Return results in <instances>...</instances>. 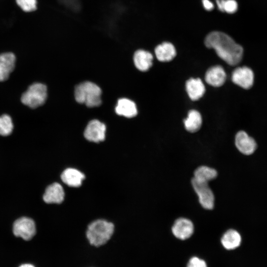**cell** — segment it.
<instances>
[{
	"instance_id": "obj_1",
	"label": "cell",
	"mask_w": 267,
	"mask_h": 267,
	"mask_svg": "<svg viewBox=\"0 0 267 267\" xmlns=\"http://www.w3.org/2000/svg\"><path fill=\"white\" fill-rule=\"evenodd\" d=\"M205 44L208 48L215 49L217 55L230 65H236L242 60V47L224 33H210L205 38Z\"/></svg>"
},
{
	"instance_id": "obj_2",
	"label": "cell",
	"mask_w": 267,
	"mask_h": 267,
	"mask_svg": "<svg viewBox=\"0 0 267 267\" xmlns=\"http://www.w3.org/2000/svg\"><path fill=\"white\" fill-rule=\"evenodd\" d=\"M114 230V226L112 222L104 220H97L89 225L87 237L90 244L99 247L105 244L110 239Z\"/></svg>"
},
{
	"instance_id": "obj_3",
	"label": "cell",
	"mask_w": 267,
	"mask_h": 267,
	"mask_svg": "<svg viewBox=\"0 0 267 267\" xmlns=\"http://www.w3.org/2000/svg\"><path fill=\"white\" fill-rule=\"evenodd\" d=\"M74 95L77 102L89 107L98 106L101 103V90L97 85L90 82H85L77 85Z\"/></svg>"
},
{
	"instance_id": "obj_4",
	"label": "cell",
	"mask_w": 267,
	"mask_h": 267,
	"mask_svg": "<svg viewBox=\"0 0 267 267\" xmlns=\"http://www.w3.org/2000/svg\"><path fill=\"white\" fill-rule=\"evenodd\" d=\"M47 95L46 86L41 83H34L22 94L21 100L24 105L36 108L44 104Z\"/></svg>"
},
{
	"instance_id": "obj_5",
	"label": "cell",
	"mask_w": 267,
	"mask_h": 267,
	"mask_svg": "<svg viewBox=\"0 0 267 267\" xmlns=\"http://www.w3.org/2000/svg\"><path fill=\"white\" fill-rule=\"evenodd\" d=\"M191 183L201 205L205 209H212L214 206L215 197L208 182L200 181L193 178Z\"/></svg>"
},
{
	"instance_id": "obj_6",
	"label": "cell",
	"mask_w": 267,
	"mask_h": 267,
	"mask_svg": "<svg viewBox=\"0 0 267 267\" xmlns=\"http://www.w3.org/2000/svg\"><path fill=\"white\" fill-rule=\"evenodd\" d=\"M13 232L17 237L25 240L31 239L36 232L34 221L27 217H22L15 221L13 226Z\"/></svg>"
},
{
	"instance_id": "obj_7",
	"label": "cell",
	"mask_w": 267,
	"mask_h": 267,
	"mask_svg": "<svg viewBox=\"0 0 267 267\" xmlns=\"http://www.w3.org/2000/svg\"><path fill=\"white\" fill-rule=\"evenodd\" d=\"M231 79L236 85L244 89H250L254 83L253 71L246 66L239 67L232 72Z\"/></svg>"
},
{
	"instance_id": "obj_8",
	"label": "cell",
	"mask_w": 267,
	"mask_h": 267,
	"mask_svg": "<svg viewBox=\"0 0 267 267\" xmlns=\"http://www.w3.org/2000/svg\"><path fill=\"white\" fill-rule=\"evenodd\" d=\"M106 126L98 120L90 121L86 127L84 136L89 141L99 142L105 138Z\"/></svg>"
},
{
	"instance_id": "obj_9",
	"label": "cell",
	"mask_w": 267,
	"mask_h": 267,
	"mask_svg": "<svg viewBox=\"0 0 267 267\" xmlns=\"http://www.w3.org/2000/svg\"><path fill=\"white\" fill-rule=\"evenodd\" d=\"M172 231L174 235L177 238L185 240L189 238L193 233L194 225L189 219L180 218L175 222Z\"/></svg>"
},
{
	"instance_id": "obj_10",
	"label": "cell",
	"mask_w": 267,
	"mask_h": 267,
	"mask_svg": "<svg viewBox=\"0 0 267 267\" xmlns=\"http://www.w3.org/2000/svg\"><path fill=\"white\" fill-rule=\"evenodd\" d=\"M235 144L238 150L245 155L252 154L257 147L255 140L243 131L238 132L236 134Z\"/></svg>"
},
{
	"instance_id": "obj_11",
	"label": "cell",
	"mask_w": 267,
	"mask_h": 267,
	"mask_svg": "<svg viewBox=\"0 0 267 267\" xmlns=\"http://www.w3.org/2000/svg\"><path fill=\"white\" fill-rule=\"evenodd\" d=\"M16 58L11 52L0 54V82L8 79L15 66Z\"/></svg>"
},
{
	"instance_id": "obj_12",
	"label": "cell",
	"mask_w": 267,
	"mask_h": 267,
	"mask_svg": "<svg viewBox=\"0 0 267 267\" xmlns=\"http://www.w3.org/2000/svg\"><path fill=\"white\" fill-rule=\"evenodd\" d=\"M226 76L222 67L216 65L209 68L206 73L205 79L209 85L215 87H219L224 83Z\"/></svg>"
},
{
	"instance_id": "obj_13",
	"label": "cell",
	"mask_w": 267,
	"mask_h": 267,
	"mask_svg": "<svg viewBox=\"0 0 267 267\" xmlns=\"http://www.w3.org/2000/svg\"><path fill=\"white\" fill-rule=\"evenodd\" d=\"M64 198V191L62 186L54 182L47 187L43 195L44 201L48 204H60Z\"/></svg>"
},
{
	"instance_id": "obj_14",
	"label": "cell",
	"mask_w": 267,
	"mask_h": 267,
	"mask_svg": "<svg viewBox=\"0 0 267 267\" xmlns=\"http://www.w3.org/2000/svg\"><path fill=\"white\" fill-rule=\"evenodd\" d=\"M186 89L189 98L193 101L199 99L205 92V88L199 78H190L186 83Z\"/></svg>"
},
{
	"instance_id": "obj_15",
	"label": "cell",
	"mask_w": 267,
	"mask_h": 267,
	"mask_svg": "<svg viewBox=\"0 0 267 267\" xmlns=\"http://www.w3.org/2000/svg\"><path fill=\"white\" fill-rule=\"evenodd\" d=\"M84 175L80 171L74 168H67L61 175L62 181L71 187H79L85 178Z\"/></svg>"
},
{
	"instance_id": "obj_16",
	"label": "cell",
	"mask_w": 267,
	"mask_h": 267,
	"mask_svg": "<svg viewBox=\"0 0 267 267\" xmlns=\"http://www.w3.org/2000/svg\"><path fill=\"white\" fill-rule=\"evenodd\" d=\"M116 113L127 118H132L137 114V110L134 102L128 98L118 100L115 107Z\"/></svg>"
},
{
	"instance_id": "obj_17",
	"label": "cell",
	"mask_w": 267,
	"mask_h": 267,
	"mask_svg": "<svg viewBox=\"0 0 267 267\" xmlns=\"http://www.w3.org/2000/svg\"><path fill=\"white\" fill-rule=\"evenodd\" d=\"M152 54L144 50H137L134 55V65L141 71H147L152 65Z\"/></svg>"
},
{
	"instance_id": "obj_18",
	"label": "cell",
	"mask_w": 267,
	"mask_h": 267,
	"mask_svg": "<svg viewBox=\"0 0 267 267\" xmlns=\"http://www.w3.org/2000/svg\"><path fill=\"white\" fill-rule=\"evenodd\" d=\"M156 56L161 62L172 60L176 55V50L174 45L169 42H164L157 45L155 49Z\"/></svg>"
},
{
	"instance_id": "obj_19",
	"label": "cell",
	"mask_w": 267,
	"mask_h": 267,
	"mask_svg": "<svg viewBox=\"0 0 267 267\" xmlns=\"http://www.w3.org/2000/svg\"><path fill=\"white\" fill-rule=\"evenodd\" d=\"M241 242L240 234L234 229L227 230L221 238L222 246L227 250H233L237 248L240 245Z\"/></svg>"
},
{
	"instance_id": "obj_20",
	"label": "cell",
	"mask_w": 267,
	"mask_h": 267,
	"mask_svg": "<svg viewBox=\"0 0 267 267\" xmlns=\"http://www.w3.org/2000/svg\"><path fill=\"white\" fill-rule=\"evenodd\" d=\"M185 129L190 132H197L201 128L202 119L200 113L197 110H191L188 113L187 117L183 121Z\"/></svg>"
},
{
	"instance_id": "obj_21",
	"label": "cell",
	"mask_w": 267,
	"mask_h": 267,
	"mask_svg": "<svg viewBox=\"0 0 267 267\" xmlns=\"http://www.w3.org/2000/svg\"><path fill=\"white\" fill-rule=\"evenodd\" d=\"M217 175V172L215 169L208 166H202L195 170L193 178L200 181L208 182L215 178Z\"/></svg>"
},
{
	"instance_id": "obj_22",
	"label": "cell",
	"mask_w": 267,
	"mask_h": 267,
	"mask_svg": "<svg viewBox=\"0 0 267 267\" xmlns=\"http://www.w3.org/2000/svg\"><path fill=\"white\" fill-rule=\"evenodd\" d=\"M13 129L11 117L6 114L0 116V135L7 136L10 134Z\"/></svg>"
},
{
	"instance_id": "obj_23",
	"label": "cell",
	"mask_w": 267,
	"mask_h": 267,
	"mask_svg": "<svg viewBox=\"0 0 267 267\" xmlns=\"http://www.w3.org/2000/svg\"><path fill=\"white\" fill-rule=\"evenodd\" d=\"M219 9L222 12L232 14L237 10L238 4L235 0H216Z\"/></svg>"
},
{
	"instance_id": "obj_24",
	"label": "cell",
	"mask_w": 267,
	"mask_h": 267,
	"mask_svg": "<svg viewBox=\"0 0 267 267\" xmlns=\"http://www.w3.org/2000/svg\"><path fill=\"white\" fill-rule=\"evenodd\" d=\"M17 4L26 12L34 11L37 8V0H16Z\"/></svg>"
},
{
	"instance_id": "obj_25",
	"label": "cell",
	"mask_w": 267,
	"mask_h": 267,
	"mask_svg": "<svg viewBox=\"0 0 267 267\" xmlns=\"http://www.w3.org/2000/svg\"><path fill=\"white\" fill-rule=\"evenodd\" d=\"M186 267H207V266L204 260L193 257L189 260Z\"/></svg>"
},
{
	"instance_id": "obj_26",
	"label": "cell",
	"mask_w": 267,
	"mask_h": 267,
	"mask_svg": "<svg viewBox=\"0 0 267 267\" xmlns=\"http://www.w3.org/2000/svg\"><path fill=\"white\" fill-rule=\"evenodd\" d=\"M203 4L207 10L210 11L213 9L214 5L209 0H202Z\"/></svg>"
},
{
	"instance_id": "obj_27",
	"label": "cell",
	"mask_w": 267,
	"mask_h": 267,
	"mask_svg": "<svg viewBox=\"0 0 267 267\" xmlns=\"http://www.w3.org/2000/svg\"><path fill=\"white\" fill-rule=\"evenodd\" d=\"M19 267H35L34 265L30 264H24L20 265Z\"/></svg>"
}]
</instances>
